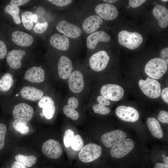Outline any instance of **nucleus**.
Returning <instances> with one entry per match:
<instances>
[{"mask_svg":"<svg viewBox=\"0 0 168 168\" xmlns=\"http://www.w3.org/2000/svg\"><path fill=\"white\" fill-rule=\"evenodd\" d=\"M168 68L166 62L160 58H156L149 61L145 67L146 73L154 79L160 78L165 74Z\"/></svg>","mask_w":168,"mask_h":168,"instance_id":"nucleus-1","label":"nucleus"},{"mask_svg":"<svg viewBox=\"0 0 168 168\" xmlns=\"http://www.w3.org/2000/svg\"><path fill=\"white\" fill-rule=\"evenodd\" d=\"M118 38L120 44L130 49L138 48L143 40L142 36L139 33L125 30H122L119 33Z\"/></svg>","mask_w":168,"mask_h":168,"instance_id":"nucleus-2","label":"nucleus"},{"mask_svg":"<svg viewBox=\"0 0 168 168\" xmlns=\"http://www.w3.org/2000/svg\"><path fill=\"white\" fill-rule=\"evenodd\" d=\"M57 30L71 39H76L81 35L82 30L79 25L67 19L59 21L56 26Z\"/></svg>","mask_w":168,"mask_h":168,"instance_id":"nucleus-3","label":"nucleus"},{"mask_svg":"<svg viewBox=\"0 0 168 168\" xmlns=\"http://www.w3.org/2000/svg\"><path fill=\"white\" fill-rule=\"evenodd\" d=\"M138 84L143 93L148 97L155 99L160 96L161 92V84L157 80L148 77L145 80H140Z\"/></svg>","mask_w":168,"mask_h":168,"instance_id":"nucleus-4","label":"nucleus"},{"mask_svg":"<svg viewBox=\"0 0 168 168\" xmlns=\"http://www.w3.org/2000/svg\"><path fill=\"white\" fill-rule=\"evenodd\" d=\"M102 151L100 146L90 143L82 147L79 153L78 157L83 162H91L98 159L101 155Z\"/></svg>","mask_w":168,"mask_h":168,"instance_id":"nucleus-5","label":"nucleus"},{"mask_svg":"<svg viewBox=\"0 0 168 168\" xmlns=\"http://www.w3.org/2000/svg\"><path fill=\"white\" fill-rule=\"evenodd\" d=\"M110 59V57L106 51H98L92 55L90 58V67L95 71H101L106 68Z\"/></svg>","mask_w":168,"mask_h":168,"instance_id":"nucleus-6","label":"nucleus"},{"mask_svg":"<svg viewBox=\"0 0 168 168\" xmlns=\"http://www.w3.org/2000/svg\"><path fill=\"white\" fill-rule=\"evenodd\" d=\"M100 92L105 98L113 101H118L123 97L124 90L120 86L116 84H108L103 86Z\"/></svg>","mask_w":168,"mask_h":168,"instance_id":"nucleus-7","label":"nucleus"},{"mask_svg":"<svg viewBox=\"0 0 168 168\" xmlns=\"http://www.w3.org/2000/svg\"><path fill=\"white\" fill-rule=\"evenodd\" d=\"M134 143L130 138L125 139L111 147L110 153L113 158L121 159L129 153L133 148Z\"/></svg>","mask_w":168,"mask_h":168,"instance_id":"nucleus-8","label":"nucleus"},{"mask_svg":"<svg viewBox=\"0 0 168 168\" xmlns=\"http://www.w3.org/2000/svg\"><path fill=\"white\" fill-rule=\"evenodd\" d=\"M103 21V20L97 15L89 14L84 17L81 22L82 31L86 34H91L97 31Z\"/></svg>","mask_w":168,"mask_h":168,"instance_id":"nucleus-9","label":"nucleus"},{"mask_svg":"<svg viewBox=\"0 0 168 168\" xmlns=\"http://www.w3.org/2000/svg\"><path fill=\"white\" fill-rule=\"evenodd\" d=\"M96 14L103 20L112 21L116 19L118 15L116 7L111 4L101 3L97 5L95 7Z\"/></svg>","mask_w":168,"mask_h":168,"instance_id":"nucleus-10","label":"nucleus"},{"mask_svg":"<svg viewBox=\"0 0 168 168\" xmlns=\"http://www.w3.org/2000/svg\"><path fill=\"white\" fill-rule=\"evenodd\" d=\"M42 151L44 154L52 159H57L62 155L63 149L61 143L53 139L46 141L43 144Z\"/></svg>","mask_w":168,"mask_h":168,"instance_id":"nucleus-11","label":"nucleus"},{"mask_svg":"<svg viewBox=\"0 0 168 168\" xmlns=\"http://www.w3.org/2000/svg\"><path fill=\"white\" fill-rule=\"evenodd\" d=\"M126 133L120 130H115L104 134L101 140L103 144L108 148L112 147L126 139Z\"/></svg>","mask_w":168,"mask_h":168,"instance_id":"nucleus-12","label":"nucleus"},{"mask_svg":"<svg viewBox=\"0 0 168 168\" xmlns=\"http://www.w3.org/2000/svg\"><path fill=\"white\" fill-rule=\"evenodd\" d=\"M110 39V36L105 31H97L86 37V47L89 50H92L96 48L100 42H107Z\"/></svg>","mask_w":168,"mask_h":168,"instance_id":"nucleus-13","label":"nucleus"},{"mask_svg":"<svg viewBox=\"0 0 168 168\" xmlns=\"http://www.w3.org/2000/svg\"><path fill=\"white\" fill-rule=\"evenodd\" d=\"M115 112L119 118L126 122H135L137 121L139 118L138 111L131 106H119L116 109Z\"/></svg>","mask_w":168,"mask_h":168,"instance_id":"nucleus-14","label":"nucleus"},{"mask_svg":"<svg viewBox=\"0 0 168 168\" xmlns=\"http://www.w3.org/2000/svg\"><path fill=\"white\" fill-rule=\"evenodd\" d=\"M34 110L30 105L21 103L15 105L13 108L12 115L14 118L29 121L32 118Z\"/></svg>","mask_w":168,"mask_h":168,"instance_id":"nucleus-15","label":"nucleus"},{"mask_svg":"<svg viewBox=\"0 0 168 168\" xmlns=\"http://www.w3.org/2000/svg\"><path fill=\"white\" fill-rule=\"evenodd\" d=\"M68 84L70 90L75 93H79L84 89V82L82 73L78 70L72 72L68 79Z\"/></svg>","mask_w":168,"mask_h":168,"instance_id":"nucleus-16","label":"nucleus"},{"mask_svg":"<svg viewBox=\"0 0 168 168\" xmlns=\"http://www.w3.org/2000/svg\"><path fill=\"white\" fill-rule=\"evenodd\" d=\"M70 39L62 34H53L49 39L50 44L55 49L62 51H67L71 47Z\"/></svg>","mask_w":168,"mask_h":168,"instance_id":"nucleus-17","label":"nucleus"},{"mask_svg":"<svg viewBox=\"0 0 168 168\" xmlns=\"http://www.w3.org/2000/svg\"><path fill=\"white\" fill-rule=\"evenodd\" d=\"M58 69L59 77L63 80L67 79L73 69L72 61L67 56H61L58 62Z\"/></svg>","mask_w":168,"mask_h":168,"instance_id":"nucleus-18","label":"nucleus"},{"mask_svg":"<svg viewBox=\"0 0 168 168\" xmlns=\"http://www.w3.org/2000/svg\"><path fill=\"white\" fill-rule=\"evenodd\" d=\"M45 74L41 66H34L26 71L24 74V78L29 82L39 83L43 82Z\"/></svg>","mask_w":168,"mask_h":168,"instance_id":"nucleus-19","label":"nucleus"},{"mask_svg":"<svg viewBox=\"0 0 168 168\" xmlns=\"http://www.w3.org/2000/svg\"><path fill=\"white\" fill-rule=\"evenodd\" d=\"M39 106L43 108L44 115L47 119H52L55 110L54 102L52 99L48 96H44L40 100L38 103Z\"/></svg>","mask_w":168,"mask_h":168,"instance_id":"nucleus-20","label":"nucleus"},{"mask_svg":"<svg viewBox=\"0 0 168 168\" xmlns=\"http://www.w3.org/2000/svg\"><path fill=\"white\" fill-rule=\"evenodd\" d=\"M152 14L161 28H165L168 26V10L165 6L157 4L154 7Z\"/></svg>","mask_w":168,"mask_h":168,"instance_id":"nucleus-21","label":"nucleus"},{"mask_svg":"<svg viewBox=\"0 0 168 168\" xmlns=\"http://www.w3.org/2000/svg\"><path fill=\"white\" fill-rule=\"evenodd\" d=\"M26 54L22 50L13 49L7 54L6 60L9 66L12 68H19L21 64V60Z\"/></svg>","mask_w":168,"mask_h":168,"instance_id":"nucleus-22","label":"nucleus"},{"mask_svg":"<svg viewBox=\"0 0 168 168\" xmlns=\"http://www.w3.org/2000/svg\"><path fill=\"white\" fill-rule=\"evenodd\" d=\"M78 105L79 101L76 98L70 97L68 100V104L63 107L64 113L67 117L73 120H77L79 117V114L75 109L77 108Z\"/></svg>","mask_w":168,"mask_h":168,"instance_id":"nucleus-23","label":"nucleus"},{"mask_svg":"<svg viewBox=\"0 0 168 168\" xmlns=\"http://www.w3.org/2000/svg\"><path fill=\"white\" fill-rule=\"evenodd\" d=\"M12 41L17 45L27 47L33 43V37L28 33L20 31H14L12 35Z\"/></svg>","mask_w":168,"mask_h":168,"instance_id":"nucleus-24","label":"nucleus"},{"mask_svg":"<svg viewBox=\"0 0 168 168\" xmlns=\"http://www.w3.org/2000/svg\"><path fill=\"white\" fill-rule=\"evenodd\" d=\"M20 94L23 98L34 101L40 100L42 97L44 93L34 87L25 86L21 89Z\"/></svg>","mask_w":168,"mask_h":168,"instance_id":"nucleus-25","label":"nucleus"},{"mask_svg":"<svg viewBox=\"0 0 168 168\" xmlns=\"http://www.w3.org/2000/svg\"><path fill=\"white\" fill-rule=\"evenodd\" d=\"M147 127L152 135L155 137L160 139L163 135V131L159 122L155 118H148L147 120Z\"/></svg>","mask_w":168,"mask_h":168,"instance_id":"nucleus-26","label":"nucleus"},{"mask_svg":"<svg viewBox=\"0 0 168 168\" xmlns=\"http://www.w3.org/2000/svg\"><path fill=\"white\" fill-rule=\"evenodd\" d=\"M97 100L98 103L94 104L92 106L94 112L96 114L103 115H106L109 113L110 110L109 108L105 107V105H109L110 102L109 100L106 99L102 96H98Z\"/></svg>","mask_w":168,"mask_h":168,"instance_id":"nucleus-27","label":"nucleus"},{"mask_svg":"<svg viewBox=\"0 0 168 168\" xmlns=\"http://www.w3.org/2000/svg\"><path fill=\"white\" fill-rule=\"evenodd\" d=\"M13 84L14 80L12 75L9 73H5L0 79V91H9Z\"/></svg>","mask_w":168,"mask_h":168,"instance_id":"nucleus-28","label":"nucleus"},{"mask_svg":"<svg viewBox=\"0 0 168 168\" xmlns=\"http://www.w3.org/2000/svg\"><path fill=\"white\" fill-rule=\"evenodd\" d=\"M26 121L21 119H16L12 123V126L16 131L19 132L23 135L28 133L29 129L27 126Z\"/></svg>","mask_w":168,"mask_h":168,"instance_id":"nucleus-29","label":"nucleus"},{"mask_svg":"<svg viewBox=\"0 0 168 168\" xmlns=\"http://www.w3.org/2000/svg\"><path fill=\"white\" fill-rule=\"evenodd\" d=\"M16 161L19 162L25 166L30 167L36 162L37 159L34 156H26L22 154H18L15 157Z\"/></svg>","mask_w":168,"mask_h":168,"instance_id":"nucleus-30","label":"nucleus"},{"mask_svg":"<svg viewBox=\"0 0 168 168\" xmlns=\"http://www.w3.org/2000/svg\"><path fill=\"white\" fill-rule=\"evenodd\" d=\"M4 11L6 13L12 17L16 24H19L21 23V20L19 15L20 9L18 7L8 4L5 7Z\"/></svg>","mask_w":168,"mask_h":168,"instance_id":"nucleus-31","label":"nucleus"},{"mask_svg":"<svg viewBox=\"0 0 168 168\" xmlns=\"http://www.w3.org/2000/svg\"><path fill=\"white\" fill-rule=\"evenodd\" d=\"M33 14L29 11L24 12L21 15V21L26 29L31 30L33 27Z\"/></svg>","mask_w":168,"mask_h":168,"instance_id":"nucleus-32","label":"nucleus"},{"mask_svg":"<svg viewBox=\"0 0 168 168\" xmlns=\"http://www.w3.org/2000/svg\"><path fill=\"white\" fill-rule=\"evenodd\" d=\"M83 145V142L81 136L76 135L74 137L70 146L73 150L79 151L82 148Z\"/></svg>","mask_w":168,"mask_h":168,"instance_id":"nucleus-33","label":"nucleus"},{"mask_svg":"<svg viewBox=\"0 0 168 168\" xmlns=\"http://www.w3.org/2000/svg\"><path fill=\"white\" fill-rule=\"evenodd\" d=\"M74 135V133L72 130L68 129L66 130L63 137V142L66 147H68L71 146Z\"/></svg>","mask_w":168,"mask_h":168,"instance_id":"nucleus-34","label":"nucleus"},{"mask_svg":"<svg viewBox=\"0 0 168 168\" xmlns=\"http://www.w3.org/2000/svg\"><path fill=\"white\" fill-rule=\"evenodd\" d=\"M48 26V23L46 21L42 23H37L33 28L34 31L37 34H42L47 30Z\"/></svg>","mask_w":168,"mask_h":168,"instance_id":"nucleus-35","label":"nucleus"},{"mask_svg":"<svg viewBox=\"0 0 168 168\" xmlns=\"http://www.w3.org/2000/svg\"><path fill=\"white\" fill-rule=\"evenodd\" d=\"M48 1L56 6L66 7L70 5L73 1L72 0H48Z\"/></svg>","mask_w":168,"mask_h":168,"instance_id":"nucleus-36","label":"nucleus"},{"mask_svg":"<svg viewBox=\"0 0 168 168\" xmlns=\"http://www.w3.org/2000/svg\"><path fill=\"white\" fill-rule=\"evenodd\" d=\"M7 132V128L5 125L0 123V150L4 145L5 136Z\"/></svg>","mask_w":168,"mask_h":168,"instance_id":"nucleus-37","label":"nucleus"},{"mask_svg":"<svg viewBox=\"0 0 168 168\" xmlns=\"http://www.w3.org/2000/svg\"><path fill=\"white\" fill-rule=\"evenodd\" d=\"M158 120L163 123L168 124V112L165 110H162L159 113L157 117Z\"/></svg>","mask_w":168,"mask_h":168,"instance_id":"nucleus-38","label":"nucleus"},{"mask_svg":"<svg viewBox=\"0 0 168 168\" xmlns=\"http://www.w3.org/2000/svg\"><path fill=\"white\" fill-rule=\"evenodd\" d=\"M7 53V48L4 42L0 40V59L4 58Z\"/></svg>","mask_w":168,"mask_h":168,"instance_id":"nucleus-39","label":"nucleus"},{"mask_svg":"<svg viewBox=\"0 0 168 168\" xmlns=\"http://www.w3.org/2000/svg\"><path fill=\"white\" fill-rule=\"evenodd\" d=\"M145 1L146 0H130L129 5L132 8H136L141 6Z\"/></svg>","mask_w":168,"mask_h":168,"instance_id":"nucleus-40","label":"nucleus"},{"mask_svg":"<svg viewBox=\"0 0 168 168\" xmlns=\"http://www.w3.org/2000/svg\"><path fill=\"white\" fill-rule=\"evenodd\" d=\"M168 48L163 49L161 50L160 53L161 58L164 60L166 64H168Z\"/></svg>","mask_w":168,"mask_h":168,"instance_id":"nucleus-41","label":"nucleus"},{"mask_svg":"<svg viewBox=\"0 0 168 168\" xmlns=\"http://www.w3.org/2000/svg\"><path fill=\"white\" fill-rule=\"evenodd\" d=\"M29 1L28 0H12L10 4L15 6H19L25 4Z\"/></svg>","mask_w":168,"mask_h":168,"instance_id":"nucleus-42","label":"nucleus"},{"mask_svg":"<svg viewBox=\"0 0 168 168\" xmlns=\"http://www.w3.org/2000/svg\"><path fill=\"white\" fill-rule=\"evenodd\" d=\"M161 97L163 100L168 103V87H166L163 89L161 93Z\"/></svg>","mask_w":168,"mask_h":168,"instance_id":"nucleus-43","label":"nucleus"},{"mask_svg":"<svg viewBox=\"0 0 168 168\" xmlns=\"http://www.w3.org/2000/svg\"><path fill=\"white\" fill-rule=\"evenodd\" d=\"M11 168H26V167L21 163L17 161H15L12 164Z\"/></svg>","mask_w":168,"mask_h":168,"instance_id":"nucleus-44","label":"nucleus"},{"mask_svg":"<svg viewBox=\"0 0 168 168\" xmlns=\"http://www.w3.org/2000/svg\"><path fill=\"white\" fill-rule=\"evenodd\" d=\"M40 16L36 14H34L33 15V21L35 23H37L38 22V19Z\"/></svg>","mask_w":168,"mask_h":168,"instance_id":"nucleus-45","label":"nucleus"},{"mask_svg":"<svg viewBox=\"0 0 168 168\" xmlns=\"http://www.w3.org/2000/svg\"><path fill=\"white\" fill-rule=\"evenodd\" d=\"M117 1L118 0H104L102 1L105 2H106V3L110 4L114 2Z\"/></svg>","mask_w":168,"mask_h":168,"instance_id":"nucleus-46","label":"nucleus"},{"mask_svg":"<svg viewBox=\"0 0 168 168\" xmlns=\"http://www.w3.org/2000/svg\"><path fill=\"white\" fill-rule=\"evenodd\" d=\"M163 157V161L165 164H168V156H162Z\"/></svg>","mask_w":168,"mask_h":168,"instance_id":"nucleus-47","label":"nucleus"},{"mask_svg":"<svg viewBox=\"0 0 168 168\" xmlns=\"http://www.w3.org/2000/svg\"><path fill=\"white\" fill-rule=\"evenodd\" d=\"M161 1L164 2H166L168 1V0H161Z\"/></svg>","mask_w":168,"mask_h":168,"instance_id":"nucleus-48","label":"nucleus"},{"mask_svg":"<svg viewBox=\"0 0 168 168\" xmlns=\"http://www.w3.org/2000/svg\"><path fill=\"white\" fill-rule=\"evenodd\" d=\"M129 7H130V6H129V5H128V6H127V8H129Z\"/></svg>","mask_w":168,"mask_h":168,"instance_id":"nucleus-49","label":"nucleus"}]
</instances>
